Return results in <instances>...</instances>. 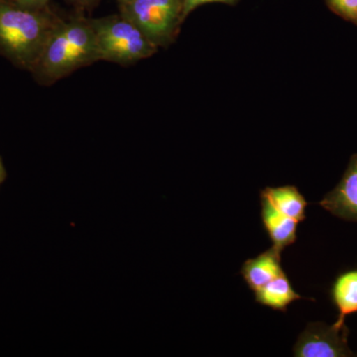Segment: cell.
<instances>
[{"mask_svg":"<svg viewBox=\"0 0 357 357\" xmlns=\"http://www.w3.org/2000/svg\"><path fill=\"white\" fill-rule=\"evenodd\" d=\"M261 218L275 249L282 252L284 248L295 243L299 222L276 210L264 198H261Z\"/></svg>","mask_w":357,"mask_h":357,"instance_id":"7","label":"cell"},{"mask_svg":"<svg viewBox=\"0 0 357 357\" xmlns=\"http://www.w3.org/2000/svg\"><path fill=\"white\" fill-rule=\"evenodd\" d=\"M91 26L98 60L128 64L151 57L158 50V46L128 18L98 20Z\"/></svg>","mask_w":357,"mask_h":357,"instance_id":"2","label":"cell"},{"mask_svg":"<svg viewBox=\"0 0 357 357\" xmlns=\"http://www.w3.org/2000/svg\"><path fill=\"white\" fill-rule=\"evenodd\" d=\"M319 206L335 217L357 222V153L352 155L337 187L324 197Z\"/></svg>","mask_w":357,"mask_h":357,"instance_id":"5","label":"cell"},{"mask_svg":"<svg viewBox=\"0 0 357 357\" xmlns=\"http://www.w3.org/2000/svg\"><path fill=\"white\" fill-rule=\"evenodd\" d=\"M333 13L357 25V0H326Z\"/></svg>","mask_w":357,"mask_h":357,"instance_id":"11","label":"cell"},{"mask_svg":"<svg viewBox=\"0 0 357 357\" xmlns=\"http://www.w3.org/2000/svg\"><path fill=\"white\" fill-rule=\"evenodd\" d=\"M3 178V168H2L1 163H0V181Z\"/></svg>","mask_w":357,"mask_h":357,"instance_id":"14","label":"cell"},{"mask_svg":"<svg viewBox=\"0 0 357 357\" xmlns=\"http://www.w3.org/2000/svg\"><path fill=\"white\" fill-rule=\"evenodd\" d=\"M54 28L33 9L0 3V52L18 67H34Z\"/></svg>","mask_w":357,"mask_h":357,"instance_id":"1","label":"cell"},{"mask_svg":"<svg viewBox=\"0 0 357 357\" xmlns=\"http://www.w3.org/2000/svg\"><path fill=\"white\" fill-rule=\"evenodd\" d=\"M261 198L266 199L276 210L301 222L306 218L307 201L294 185L266 188L261 191Z\"/></svg>","mask_w":357,"mask_h":357,"instance_id":"8","label":"cell"},{"mask_svg":"<svg viewBox=\"0 0 357 357\" xmlns=\"http://www.w3.org/2000/svg\"><path fill=\"white\" fill-rule=\"evenodd\" d=\"M236 0H183V18L185 17L196 7L211 2H222V3H232Z\"/></svg>","mask_w":357,"mask_h":357,"instance_id":"12","label":"cell"},{"mask_svg":"<svg viewBox=\"0 0 357 357\" xmlns=\"http://www.w3.org/2000/svg\"><path fill=\"white\" fill-rule=\"evenodd\" d=\"M255 301L275 311L286 312L294 301L303 299L295 292L286 274L277 277L266 285L255 291Z\"/></svg>","mask_w":357,"mask_h":357,"instance_id":"9","label":"cell"},{"mask_svg":"<svg viewBox=\"0 0 357 357\" xmlns=\"http://www.w3.org/2000/svg\"><path fill=\"white\" fill-rule=\"evenodd\" d=\"M332 297L338 311L335 324L344 326L345 318L357 312V270L345 272L337 277L333 286Z\"/></svg>","mask_w":357,"mask_h":357,"instance_id":"10","label":"cell"},{"mask_svg":"<svg viewBox=\"0 0 357 357\" xmlns=\"http://www.w3.org/2000/svg\"><path fill=\"white\" fill-rule=\"evenodd\" d=\"M157 46L172 41L183 18V0H128L126 17Z\"/></svg>","mask_w":357,"mask_h":357,"instance_id":"3","label":"cell"},{"mask_svg":"<svg viewBox=\"0 0 357 357\" xmlns=\"http://www.w3.org/2000/svg\"><path fill=\"white\" fill-rule=\"evenodd\" d=\"M46 1L47 0H16L17 6L29 9L33 8V7L42 6Z\"/></svg>","mask_w":357,"mask_h":357,"instance_id":"13","label":"cell"},{"mask_svg":"<svg viewBox=\"0 0 357 357\" xmlns=\"http://www.w3.org/2000/svg\"><path fill=\"white\" fill-rule=\"evenodd\" d=\"M347 326L312 323L298 338L294 347L295 356L347 357L354 356L347 342Z\"/></svg>","mask_w":357,"mask_h":357,"instance_id":"4","label":"cell"},{"mask_svg":"<svg viewBox=\"0 0 357 357\" xmlns=\"http://www.w3.org/2000/svg\"><path fill=\"white\" fill-rule=\"evenodd\" d=\"M281 252L273 246L255 258L246 260L241 273L248 287L255 292L277 277L285 274L281 265Z\"/></svg>","mask_w":357,"mask_h":357,"instance_id":"6","label":"cell"}]
</instances>
